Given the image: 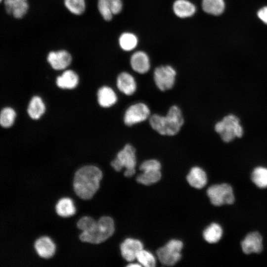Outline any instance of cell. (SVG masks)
Listing matches in <instances>:
<instances>
[{
	"label": "cell",
	"instance_id": "cell-25",
	"mask_svg": "<svg viewBox=\"0 0 267 267\" xmlns=\"http://www.w3.org/2000/svg\"><path fill=\"white\" fill-rule=\"evenodd\" d=\"M161 177L160 170L146 171L138 176L136 180L138 183L148 185L157 182Z\"/></svg>",
	"mask_w": 267,
	"mask_h": 267
},
{
	"label": "cell",
	"instance_id": "cell-5",
	"mask_svg": "<svg viewBox=\"0 0 267 267\" xmlns=\"http://www.w3.org/2000/svg\"><path fill=\"white\" fill-rule=\"evenodd\" d=\"M207 193L211 203L216 206L232 204L234 201L232 188L227 183L212 185L207 189Z\"/></svg>",
	"mask_w": 267,
	"mask_h": 267
},
{
	"label": "cell",
	"instance_id": "cell-33",
	"mask_svg": "<svg viewBox=\"0 0 267 267\" xmlns=\"http://www.w3.org/2000/svg\"><path fill=\"white\" fill-rule=\"evenodd\" d=\"M161 163L156 159H149L144 161L139 169L142 172L150 170H160Z\"/></svg>",
	"mask_w": 267,
	"mask_h": 267
},
{
	"label": "cell",
	"instance_id": "cell-2",
	"mask_svg": "<svg viewBox=\"0 0 267 267\" xmlns=\"http://www.w3.org/2000/svg\"><path fill=\"white\" fill-rule=\"evenodd\" d=\"M151 128L162 135L174 136L180 131L184 123L180 108L176 105L171 106L166 115H151L148 119Z\"/></svg>",
	"mask_w": 267,
	"mask_h": 267
},
{
	"label": "cell",
	"instance_id": "cell-6",
	"mask_svg": "<svg viewBox=\"0 0 267 267\" xmlns=\"http://www.w3.org/2000/svg\"><path fill=\"white\" fill-rule=\"evenodd\" d=\"M176 75V71L170 65L157 67L153 73L155 84L161 91L170 90L175 84Z\"/></svg>",
	"mask_w": 267,
	"mask_h": 267
},
{
	"label": "cell",
	"instance_id": "cell-14",
	"mask_svg": "<svg viewBox=\"0 0 267 267\" xmlns=\"http://www.w3.org/2000/svg\"><path fill=\"white\" fill-rule=\"evenodd\" d=\"M130 64L134 71L141 74L146 73L150 67L148 56L142 51H136L132 55Z\"/></svg>",
	"mask_w": 267,
	"mask_h": 267
},
{
	"label": "cell",
	"instance_id": "cell-21",
	"mask_svg": "<svg viewBox=\"0 0 267 267\" xmlns=\"http://www.w3.org/2000/svg\"><path fill=\"white\" fill-rule=\"evenodd\" d=\"M45 110L44 104L40 97L34 96L31 98L27 109L30 118L34 120L39 119L44 114Z\"/></svg>",
	"mask_w": 267,
	"mask_h": 267
},
{
	"label": "cell",
	"instance_id": "cell-7",
	"mask_svg": "<svg viewBox=\"0 0 267 267\" xmlns=\"http://www.w3.org/2000/svg\"><path fill=\"white\" fill-rule=\"evenodd\" d=\"M183 243L181 241L173 239L164 247L159 248L157 255L160 261L166 266H173L181 258L180 252Z\"/></svg>",
	"mask_w": 267,
	"mask_h": 267
},
{
	"label": "cell",
	"instance_id": "cell-17",
	"mask_svg": "<svg viewBox=\"0 0 267 267\" xmlns=\"http://www.w3.org/2000/svg\"><path fill=\"white\" fill-rule=\"evenodd\" d=\"M34 247L38 254L42 258H49L55 253L54 244L49 237L46 236L38 238L35 243Z\"/></svg>",
	"mask_w": 267,
	"mask_h": 267
},
{
	"label": "cell",
	"instance_id": "cell-12",
	"mask_svg": "<svg viewBox=\"0 0 267 267\" xmlns=\"http://www.w3.org/2000/svg\"><path fill=\"white\" fill-rule=\"evenodd\" d=\"M120 248L122 257L131 262L136 259L138 253L143 249V245L138 240L128 238L121 244Z\"/></svg>",
	"mask_w": 267,
	"mask_h": 267
},
{
	"label": "cell",
	"instance_id": "cell-13",
	"mask_svg": "<svg viewBox=\"0 0 267 267\" xmlns=\"http://www.w3.org/2000/svg\"><path fill=\"white\" fill-rule=\"evenodd\" d=\"M135 153V148L132 144L127 143L118 152L116 158L123 168L125 167L126 169L135 168L136 165Z\"/></svg>",
	"mask_w": 267,
	"mask_h": 267
},
{
	"label": "cell",
	"instance_id": "cell-16",
	"mask_svg": "<svg viewBox=\"0 0 267 267\" xmlns=\"http://www.w3.org/2000/svg\"><path fill=\"white\" fill-rule=\"evenodd\" d=\"M6 11L17 18L22 17L28 9L27 0H4Z\"/></svg>",
	"mask_w": 267,
	"mask_h": 267
},
{
	"label": "cell",
	"instance_id": "cell-23",
	"mask_svg": "<svg viewBox=\"0 0 267 267\" xmlns=\"http://www.w3.org/2000/svg\"><path fill=\"white\" fill-rule=\"evenodd\" d=\"M222 235V230L221 226L216 223H213L208 226L203 233L204 239L209 243L218 242Z\"/></svg>",
	"mask_w": 267,
	"mask_h": 267
},
{
	"label": "cell",
	"instance_id": "cell-30",
	"mask_svg": "<svg viewBox=\"0 0 267 267\" xmlns=\"http://www.w3.org/2000/svg\"><path fill=\"white\" fill-rule=\"evenodd\" d=\"M136 259L141 266L146 267H153L156 261L154 257L149 252L142 249L137 254Z\"/></svg>",
	"mask_w": 267,
	"mask_h": 267
},
{
	"label": "cell",
	"instance_id": "cell-37",
	"mask_svg": "<svg viewBox=\"0 0 267 267\" xmlns=\"http://www.w3.org/2000/svg\"><path fill=\"white\" fill-rule=\"evenodd\" d=\"M141 265L138 264H130L128 265L129 267H140Z\"/></svg>",
	"mask_w": 267,
	"mask_h": 267
},
{
	"label": "cell",
	"instance_id": "cell-31",
	"mask_svg": "<svg viewBox=\"0 0 267 267\" xmlns=\"http://www.w3.org/2000/svg\"><path fill=\"white\" fill-rule=\"evenodd\" d=\"M98 8L102 17L107 21L112 19L111 0H98Z\"/></svg>",
	"mask_w": 267,
	"mask_h": 267
},
{
	"label": "cell",
	"instance_id": "cell-10",
	"mask_svg": "<svg viewBox=\"0 0 267 267\" xmlns=\"http://www.w3.org/2000/svg\"><path fill=\"white\" fill-rule=\"evenodd\" d=\"M118 89L127 96L133 95L137 89V84L132 75L127 72H123L119 74L116 80Z\"/></svg>",
	"mask_w": 267,
	"mask_h": 267
},
{
	"label": "cell",
	"instance_id": "cell-36",
	"mask_svg": "<svg viewBox=\"0 0 267 267\" xmlns=\"http://www.w3.org/2000/svg\"><path fill=\"white\" fill-rule=\"evenodd\" d=\"M135 172V168L127 169L125 171L124 175L127 177H131L134 174Z\"/></svg>",
	"mask_w": 267,
	"mask_h": 267
},
{
	"label": "cell",
	"instance_id": "cell-20",
	"mask_svg": "<svg viewBox=\"0 0 267 267\" xmlns=\"http://www.w3.org/2000/svg\"><path fill=\"white\" fill-rule=\"evenodd\" d=\"M175 14L180 18H186L193 15L196 11L195 5L187 0H177L173 5Z\"/></svg>",
	"mask_w": 267,
	"mask_h": 267
},
{
	"label": "cell",
	"instance_id": "cell-1",
	"mask_svg": "<svg viewBox=\"0 0 267 267\" xmlns=\"http://www.w3.org/2000/svg\"><path fill=\"white\" fill-rule=\"evenodd\" d=\"M102 177V172L95 166H85L81 168L75 174L74 191L83 199H90L99 188Z\"/></svg>",
	"mask_w": 267,
	"mask_h": 267
},
{
	"label": "cell",
	"instance_id": "cell-34",
	"mask_svg": "<svg viewBox=\"0 0 267 267\" xmlns=\"http://www.w3.org/2000/svg\"><path fill=\"white\" fill-rule=\"evenodd\" d=\"M111 11L113 14L119 13L122 9L121 0H111Z\"/></svg>",
	"mask_w": 267,
	"mask_h": 267
},
{
	"label": "cell",
	"instance_id": "cell-38",
	"mask_svg": "<svg viewBox=\"0 0 267 267\" xmlns=\"http://www.w3.org/2000/svg\"></svg>",
	"mask_w": 267,
	"mask_h": 267
},
{
	"label": "cell",
	"instance_id": "cell-9",
	"mask_svg": "<svg viewBox=\"0 0 267 267\" xmlns=\"http://www.w3.org/2000/svg\"><path fill=\"white\" fill-rule=\"evenodd\" d=\"M262 242L263 238L258 232H251L241 242L242 251L246 254L260 253L263 249Z\"/></svg>",
	"mask_w": 267,
	"mask_h": 267
},
{
	"label": "cell",
	"instance_id": "cell-3",
	"mask_svg": "<svg viewBox=\"0 0 267 267\" xmlns=\"http://www.w3.org/2000/svg\"><path fill=\"white\" fill-rule=\"evenodd\" d=\"M114 231L113 220L109 217H102L96 222L94 228L89 232H82L80 240L93 244H99L110 237Z\"/></svg>",
	"mask_w": 267,
	"mask_h": 267
},
{
	"label": "cell",
	"instance_id": "cell-18",
	"mask_svg": "<svg viewBox=\"0 0 267 267\" xmlns=\"http://www.w3.org/2000/svg\"><path fill=\"white\" fill-rule=\"evenodd\" d=\"M186 178L188 182L191 186L198 189L204 187L207 181L205 172L198 167L192 168Z\"/></svg>",
	"mask_w": 267,
	"mask_h": 267
},
{
	"label": "cell",
	"instance_id": "cell-8",
	"mask_svg": "<svg viewBox=\"0 0 267 267\" xmlns=\"http://www.w3.org/2000/svg\"><path fill=\"white\" fill-rule=\"evenodd\" d=\"M150 110L146 104L140 102L130 105L125 111L123 121L128 127H132L149 119Z\"/></svg>",
	"mask_w": 267,
	"mask_h": 267
},
{
	"label": "cell",
	"instance_id": "cell-32",
	"mask_svg": "<svg viewBox=\"0 0 267 267\" xmlns=\"http://www.w3.org/2000/svg\"><path fill=\"white\" fill-rule=\"evenodd\" d=\"M96 224V222L92 218L85 216L78 221L77 226L83 232H89L94 228Z\"/></svg>",
	"mask_w": 267,
	"mask_h": 267
},
{
	"label": "cell",
	"instance_id": "cell-27",
	"mask_svg": "<svg viewBox=\"0 0 267 267\" xmlns=\"http://www.w3.org/2000/svg\"><path fill=\"white\" fill-rule=\"evenodd\" d=\"M119 42L122 49L125 51H131L136 46L137 39L134 34L126 32L120 36Z\"/></svg>",
	"mask_w": 267,
	"mask_h": 267
},
{
	"label": "cell",
	"instance_id": "cell-28",
	"mask_svg": "<svg viewBox=\"0 0 267 267\" xmlns=\"http://www.w3.org/2000/svg\"><path fill=\"white\" fill-rule=\"evenodd\" d=\"M16 117L15 111L10 107H5L2 109L0 115V124L3 128L11 127Z\"/></svg>",
	"mask_w": 267,
	"mask_h": 267
},
{
	"label": "cell",
	"instance_id": "cell-26",
	"mask_svg": "<svg viewBox=\"0 0 267 267\" xmlns=\"http://www.w3.org/2000/svg\"><path fill=\"white\" fill-rule=\"evenodd\" d=\"M251 179L260 188L267 187V168L263 167L256 168L251 175Z\"/></svg>",
	"mask_w": 267,
	"mask_h": 267
},
{
	"label": "cell",
	"instance_id": "cell-29",
	"mask_svg": "<svg viewBox=\"0 0 267 267\" xmlns=\"http://www.w3.org/2000/svg\"><path fill=\"white\" fill-rule=\"evenodd\" d=\"M64 3L67 8L74 14H81L85 10V0H64Z\"/></svg>",
	"mask_w": 267,
	"mask_h": 267
},
{
	"label": "cell",
	"instance_id": "cell-35",
	"mask_svg": "<svg viewBox=\"0 0 267 267\" xmlns=\"http://www.w3.org/2000/svg\"><path fill=\"white\" fill-rule=\"evenodd\" d=\"M258 16L265 24H267V6L260 9L258 12Z\"/></svg>",
	"mask_w": 267,
	"mask_h": 267
},
{
	"label": "cell",
	"instance_id": "cell-11",
	"mask_svg": "<svg viewBox=\"0 0 267 267\" xmlns=\"http://www.w3.org/2000/svg\"><path fill=\"white\" fill-rule=\"evenodd\" d=\"M48 62L55 70H62L71 63L72 57L70 54L64 50L50 52L47 57Z\"/></svg>",
	"mask_w": 267,
	"mask_h": 267
},
{
	"label": "cell",
	"instance_id": "cell-22",
	"mask_svg": "<svg viewBox=\"0 0 267 267\" xmlns=\"http://www.w3.org/2000/svg\"><path fill=\"white\" fill-rule=\"evenodd\" d=\"M57 214L62 217H67L73 215L76 209L71 199L63 198L60 199L55 206Z\"/></svg>",
	"mask_w": 267,
	"mask_h": 267
},
{
	"label": "cell",
	"instance_id": "cell-4",
	"mask_svg": "<svg viewBox=\"0 0 267 267\" xmlns=\"http://www.w3.org/2000/svg\"><path fill=\"white\" fill-rule=\"evenodd\" d=\"M215 130L225 142L232 141L236 137H240L243 134L239 119L232 114L225 116L222 121L217 123Z\"/></svg>",
	"mask_w": 267,
	"mask_h": 267
},
{
	"label": "cell",
	"instance_id": "cell-19",
	"mask_svg": "<svg viewBox=\"0 0 267 267\" xmlns=\"http://www.w3.org/2000/svg\"><path fill=\"white\" fill-rule=\"evenodd\" d=\"M79 83V77L73 71H65L61 75L56 79V85L62 89H73L75 88Z\"/></svg>",
	"mask_w": 267,
	"mask_h": 267
},
{
	"label": "cell",
	"instance_id": "cell-24",
	"mask_svg": "<svg viewBox=\"0 0 267 267\" xmlns=\"http://www.w3.org/2000/svg\"><path fill=\"white\" fill-rule=\"evenodd\" d=\"M224 6L223 0H202L203 10L210 14H221L224 9Z\"/></svg>",
	"mask_w": 267,
	"mask_h": 267
},
{
	"label": "cell",
	"instance_id": "cell-15",
	"mask_svg": "<svg viewBox=\"0 0 267 267\" xmlns=\"http://www.w3.org/2000/svg\"><path fill=\"white\" fill-rule=\"evenodd\" d=\"M97 101L103 108H109L117 102L118 97L115 91L108 86L100 88L97 92Z\"/></svg>",
	"mask_w": 267,
	"mask_h": 267
}]
</instances>
